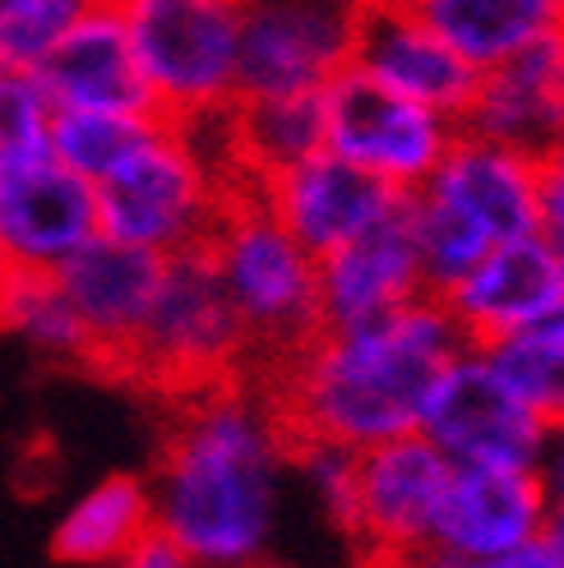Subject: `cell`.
<instances>
[{"label": "cell", "mask_w": 564, "mask_h": 568, "mask_svg": "<svg viewBox=\"0 0 564 568\" xmlns=\"http://www.w3.org/2000/svg\"><path fill=\"white\" fill-rule=\"evenodd\" d=\"M296 435L273 388L241 379L185 393L153 471V523L200 568H264Z\"/></svg>", "instance_id": "6da1fadb"}, {"label": "cell", "mask_w": 564, "mask_h": 568, "mask_svg": "<svg viewBox=\"0 0 564 568\" xmlns=\"http://www.w3.org/2000/svg\"><path fill=\"white\" fill-rule=\"evenodd\" d=\"M467 347L440 296H421L365 324H324L273 365V397L296 439L356 453L412 435L440 371Z\"/></svg>", "instance_id": "7a4b0ae2"}, {"label": "cell", "mask_w": 564, "mask_h": 568, "mask_svg": "<svg viewBox=\"0 0 564 568\" xmlns=\"http://www.w3.org/2000/svg\"><path fill=\"white\" fill-rule=\"evenodd\" d=\"M228 111L209 121H158L117 172L98 181L102 236L153 254L204 250L236 194Z\"/></svg>", "instance_id": "3957f363"}, {"label": "cell", "mask_w": 564, "mask_h": 568, "mask_svg": "<svg viewBox=\"0 0 564 568\" xmlns=\"http://www.w3.org/2000/svg\"><path fill=\"white\" fill-rule=\"evenodd\" d=\"M204 250L250 333L255 356L278 365L324 328L320 260L273 217L255 185H236Z\"/></svg>", "instance_id": "277c9868"}, {"label": "cell", "mask_w": 564, "mask_h": 568, "mask_svg": "<svg viewBox=\"0 0 564 568\" xmlns=\"http://www.w3.org/2000/svg\"><path fill=\"white\" fill-rule=\"evenodd\" d=\"M250 356H255L250 333L228 287H222L209 250L167 254L158 296L121 375L177 393H200L209 384L241 379Z\"/></svg>", "instance_id": "5b68a950"}, {"label": "cell", "mask_w": 564, "mask_h": 568, "mask_svg": "<svg viewBox=\"0 0 564 568\" xmlns=\"http://www.w3.org/2000/svg\"><path fill=\"white\" fill-rule=\"evenodd\" d=\"M250 0H125L134 55L158 116L209 121L241 98V23Z\"/></svg>", "instance_id": "8992f818"}, {"label": "cell", "mask_w": 564, "mask_h": 568, "mask_svg": "<svg viewBox=\"0 0 564 568\" xmlns=\"http://www.w3.org/2000/svg\"><path fill=\"white\" fill-rule=\"evenodd\" d=\"M324 116L329 149L399 194L426 185L463 130L459 116L393 93L352 65L324 89Z\"/></svg>", "instance_id": "52a82bcc"}, {"label": "cell", "mask_w": 564, "mask_h": 568, "mask_svg": "<svg viewBox=\"0 0 564 568\" xmlns=\"http://www.w3.org/2000/svg\"><path fill=\"white\" fill-rule=\"evenodd\" d=\"M416 430L459 467H542L551 425L504 388L482 347H463L440 371Z\"/></svg>", "instance_id": "ba28073f"}, {"label": "cell", "mask_w": 564, "mask_h": 568, "mask_svg": "<svg viewBox=\"0 0 564 568\" xmlns=\"http://www.w3.org/2000/svg\"><path fill=\"white\" fill-rule=\"evenodd\" d=\"M348 65L459 121L482 79V70L467 65L412 0H348Z\"/></svg>", "instance_id": "9c48e42d"}, {"label": "cell", "mask_w": 564, "mask_h": 568, "mask_svg": "<svg viewBox=\"0 0 564 568\" xmlns=\"http://www.w3.org/2000/svg\"><path fill=\"white\" fill-rule=\"evenodd\" d=\"M412 199L454 222L476 250H495L537 232V158L459 130L454 149L444 153L426 185L412 190Z\"/></svg>", "instance_id": "30bf717a"}, {"label": "cell", "mask_w": 564, "mask_h": 568, "mask_svg": "<svg viewBox=\"0 0 564 568\" xmlns=\"http://www.w3.org/2000/svg\"><path fill=\"white\" fill-rule=\"evenodd\" d=\"M98 232V185L51 149L0 166V245L10 268L61 273Z\"/></svg>", "instance_id": "8fae6325"}, {"label": "cell", "mask_w": 564, "mask_h": 568, "mask_svg": "<svg viewBox=\"0 0 564 568\" xmlns=\"http://www.w3.org/2000/svg\"><path fill=\"white\" fill-rule=\"evenodd\" d=\"M449 476H454V463L421 430L361 453L352 541L361 546L365 564L431 546Z\"/></svg>", "instance_id": "7c38bea8"}, {"label": "cell", "mask_w": 564, "mask_h": 568, "mask_svg": "<svg viewBox=\"0 0 564 568\" xmlns=\"http://www.w3.org/2000/svg\"><path fill=\"white\" fill-rule=\"evenodd\" d=\"M348 70V6L250 0L241 23V98L324 93ZM236 98V102H241Z\"/></svg>", "instance_id": "4fadbf2b"}, {"label": "cell", "mask_w": 564, "mask_h": 568, "mask_svg": "<svg viewBox=\"0 0 564 568\" xmlns=\"http://www.w3.org/2000/svg\"><path fill=\"white\" fill-rule=\"evenodd\" d=\"M440 301L467 343L486 347L495 337L537 328L564 301V260L542 232L504 241L486 250Z\"/></svg>", "instance_id": "5bb4252c"}, {"label": "cell", "mask_w": 564, "mask_h": 568, "mask_svg": "<svg viewBox=\"0 0 564 568\" xmlns=\"http://www.w3.org/2000/svg\"><path fill=\"white\" fill-rule=\"evenodd\" d=\"M421 296H435L421 273L412 204L399 194V204L380 213L365 232L320 260V301L324 324H365L393 315Z\"/></svg>", "instance_id": "9a60e30c"}, {"label": "cell", "mask_w": 564, "mask_h": 568, "mask_svg": "<svg viewBox=\"0 0 564 568\" xmlns=\"http://www.w3.org/2000/svg\"><path fill=\"white\" fill-rule=\"evenodd\" d=\"M56 277H61L74 315L89 333V365L121 371L158 296L162 254L98 232Z\"/></svg>", "instance_id": "2e32d148"}, {"label": "cell", "mask_w": 564, "mask_h": 568, "mask_svg": "<svg viewBox=\"0 0 564 568\" xmlns=\"http://www.w3.org/2000/svg\"><path fill=\"white\" fill-rule=\"evenodd\" d=\"M551 480L542 467H459L444 486L431 546L459 555H510L542 541L551 514Z\"/></svg>", "instance_id": "e0dca14e"}, {"label": "cell", "mask_w": 564, "mask_h": 568, "mask_svg": "<svg viewBox=\"0 0 564 568\" xmlns=\"http://www.w3.org/2000/svg\"><path fill=\"white\" fill-rule=\"evenodd\" d=\"M255 190L273 209V217L288 226L315 260L333 254L338 245H348L380 213L399 204V190H389L384 181L361 172L356 162L338 158L333 149L310 153L305 162L260 181Z\"/></svg>", "instance_id": "ac0fdd59"}, {"label": "cell", "mask_w": 564, "mask_h": 568, "mask_svg": "<svg viewBox=\"0 0 564 568\" xmlns=\"http://www.w3.org/2000/svg\"><path fill=\"white\" fill-rule=\"evenodd\" d=\"M463 130L542 158L564 144V33H551L514 51L510 61L482 70Z\"/></svg>", "instance_id": "d6986e66"}, {"label": "cell", "mask_w": 564, "mask_h": 568, "mask_svg": "<svg viewBox=\"0 0 564 568\" xmlns=\"http://www.w3.org/2000/svg\"><path fill=\"white\" fill-rule=\"evenodd\" d=\"M56 106L74 111H125V116H158L144 65L134 55L130 23L121 6H89L70 38L51 51L38 70Z\"/></svg>", "instance_id": "ffe728a7"}, {"label": "cell", "mask_w": 564, "mask_h": 568, "mask_svg": "<svg viewBox=\"0 0 564 568\" xmlns=\"http://www.w3.org/2000/svg\"><path fill=\"white\" fill-rule=\"evenodd\" d=\"M232 172L245 185H260L310 153L329 149L324 93H288V98H241L228 111Z\"/></svg>", "instance_id": "44dd1931"}, {"label": "cell", "mask_w": 564, "mask_h": 568, "mask_svg": "<svg viewBox=\"0 0 564 568\" xmlns=\"http://www.w3.org/2000/svg\"><path fill=\"white\" fill-rule=\"evenodd\" d=\"M158 531L153 523V486L139 476H107L83 490L66 518L56 523L51 550L56 559L79 568H117L134 546Z\"/></svg>", "instance_id": "7402d4cb"}, {"label": "cell", "mask_w": 564, "mask_h": 568, "mask_svg": "<svg viewBox=\"0 0 564 568\" xmlns=\"http://www.w3.org/2000/svg\"><path fill=\"white\" fill-rule=\"evenodd\" d=\"M467 65L491 70L514 51L564 33V0H412Z\"/></svg>", "instance_id": "603a6c76"}, {"label": "cell", "mask_w": 564, "mask_h": 568, "mask_svg": "<svg viewBox=\"0 0 564 568\" xmlns=\"http://www.w3.org/2000/svg\"><path fill=\"white\" fill-rule=\"evenodd\" d=\"M0 328L19 333L23 343L56 361H89V333H83L74 305L56 273L10 268L0 282Z\"/></svg>", "instance_id": "cb8c5ba5"}, {"label": "cell", "mask_w": 564, "mask_h": 568, "mask_svg": "<svg viewBox=\"0 0 564 568\" xmlns=\"http://www.w3.org/2000/svg\"><path fill=\"white\" fill-rule=\"evenodd\" d=\"M162 116H125V111H74V106H56L51 116V153L83 181H102L144 144L149 130Z\"/></svg>", "instance_id": "d4e9b609"}, {"label": "cell", "mask_w": 564, "mask_h": 568, "mask_svg": "<svg viewBox=\"0 0 564 568\" xmlns=\"http://www.w3.org/2000/svg\"><path fill=\"white\" fill-rule=\"evenodd\" d=\"M482 352L495 365V375L504 379V388L532 416H542L551 430L564 425V337L546 328H527L514 337H495Z\"/></svg>", "instance_id": "484cf974"}, {"label": "cell", "mask_w": 564, "mask_h": 568, "mask_svg": "<svg viewBox=\"0 0 564 568\" xmlns=\"http://www.w3.org/2000/svg\"><path fill=\"white\" fill-rule=\"evenodd\" d=\"M93 0H6L0 6V65L42 70Z\"/></svg>", "instance_id": "4316f807"}, {"label": "cell", "mask_w": 564, "mask_h": 568, "mask_svg": "<svg viewBox=\"0 0 564 568\" xmlns=\"http://www.w3.org/2000/svg\"><path fill=\"white\" fill-rule=\"evenodd\" d=\"M356 476H361V453L333 439H296L292 448V480H301L305 495L320 504V514L352 536L356 518Z\"/></svg>", "instance_id": "83f0119b"}, {"label": "cell", "mask_w": 564, "mask_h": 568, "mask_svg": "<svg viewBox=\"0 0 564 568\" xmlns=\"http://www.w3.org/2000/svg\"><path fill=\"white\" fill-rule=\"evenodd\" d=\"M56 102L33 70L0 65V166L51 149Z\"/></svg>", "instance_id": "f1b7e54d"}, {"label": "cell", "mask_w": 564, "mask_h": 568, "mask_svg": "<svg viewBox=\"0 0 564 568\" xmlns=\"http://www.w3.org/2000/svg\"><path fill=\"white\" fill-rule=\"evenodd\" d=\"M371 568H551V555L542 550V541L510 550V555H459L444 546H421L393 559H375Z\"/></svg>", "instance_id": "f546056e"}, {"label": "cell", "mask_w": 564, "mask_h": 568, "mask_svg": "<svg viewBox=\"0 0 564 568\" xmlns=\"http://www.w3.org/2000/svg\"><path fill=\"white\" fill-rule=\"evenodd\" d=\"M537 232L564 260V144L537 158Z\"/></svg>", "instance_id": "4dcf8cb0"}, {"label": "cell", "mask_w": 564, "mask_h": 568, "mask_svg": "<svg viewBox=\"0 0 564 568\" xmlns=\"http://www.w3.org/2000/svg\"><path fill=\"white\" fill-rule=\"evenodd\" d=\"M117 568H200V564H194L185 550H177L172 541H167V536H149V541L144 546H134Z\"/></svg>", "instance_id": "1f68e13d"}, {"label": "cell", "mask_w": 564, "mask_h": 568, "mask_svg": "<svg viewBox=\"0 0 564 568\" xmlns=\"http://www.w3.org/2000/svg\"><path fill=\"white\" fill-rule=\"evenodd\" d=\"M542 550L551 555V568H564V495L551 499V514L542 527Z\"/></svg>", "instance_id": "d6a6232c"}, {"label": "cell", "mask_w": 564, "mask_h": 568, "mask_svg": "<svg viewBox=\"0 0 564 568\" xmlns=\"http://www.w3.org/2000/svg\"><path fill=\"white\" fill-rule=\"evenodd\" d=\"M542 476L551 480V490L564 495V425H555L551 439H546V453H542Z\"/></svg>", "instance_id": "836d02e7"}, {"label": "cell", "mask_w": 564, "mask_h": 568, "mask_svg": "<svg viewBox=\"0 0 564 568\" xmlns=\"http://www.w3.org/2000/svg\"><path fill=\"white\" fill-rule=\"evenodd\" d=\"M6 273H10V260H6V245H0V282H6Z\"/></svg>", "instance_id": "e575fe53"}, {"label": "cell", "mask_w": 564, "mask_h": 568, "mask_svg": "<svg viewBox=\"0 0 564 568\" xmlns=\"http://www.w3.org/2000/svg\"><path fill=\"white\" fill-rule=\"evenodd\" d=\"M93 6H125V0H93Z\"/></svg>", "instance_id": "d590c367"}, {"label": "cell", "mask_w": 564, "mask_h": 568, "mask_svg": "<svg viewBox=\"0 0 564 568\" xmlns=\"http://www.w3.org/2000/svg\"><path fill=\"white\" fill-rule=\"evenodd\" d=\"M0 6H6V0H0Z\"/></svg>", "instance_id": "8d00e7d4"}]
</instances>
